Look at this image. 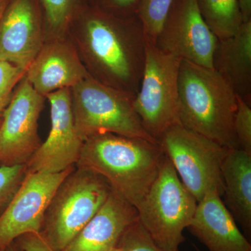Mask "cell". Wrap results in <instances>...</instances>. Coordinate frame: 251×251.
<instances>
[{
    "instance_id": "30",
    "label": "cell",
    "mask_w": 251,
    "mask_h": 251,
    "mask_svg": "<svg viewBox=\"0 0 251 251\" xmlns=\"http://www.w3.org/2000/svg\"><path fill=\"white\" fill-rule=\"evenodd\" d=\"M11 0H0V19L2 17L5 10L6 9L7 6H9Z\"/></svg>"
},
{
    "instance_id": "23",
    "label": "cell",
    "mask_w": 251,
    "mask_h": 251,
    "mask_svg": "<svg viewBox=\"0 0 251 251\" xmlns=\"http://www.w3.org/2000/svg\"><path fill=\"white\" fill-rule=\"evenodd\" d=\"M237 96L234 130L240 150L251 154V105Z\"/></svg>"
},
{
    "instance_id": "25",
    "label": "cell",
    "mask_w": 251,
    "mask_h": 251,
    "mask_svg": "<svg viewBox=\"0 0 251 251\" xmlns=\"http://www.w3.org/2000/svg\"><path fill=\"white\" fill-rule=\"evenodd\" d=\"M26 72L8 62L0 61V103L14 92Z\"/></svg>"
},
{
    "instance_id": "19",
    "label": "cell",
    "mask_w": 251,
    "mask_h": 251,
    "mask_svg": "<svg viewBox=\"0 0 251 251\" xmlns=\"http://www.w3.org/2000/svg\"><path fill=\"white\" fill-rule=\"evenodd\" d=\"M204 22L219 40L234 35L243 22L239 0H196Z\"/></svg>"
},
{
    "instance_id": "24",
    "label": "cell",
    "mask_w": 251,
    "mask_h": 251,
    "mask_svg": "<svg viewBox=\"0 0 251 251\" xmlns=\"http://www.w3.org/2000/svg\"><path fill=\"white\" fill-rule=\"evenodd\" d=\"M46 17L51 27L57 29L67 23L72 0H42Z\"/></svg>"
},
{
    "instance_id": "26",
    "label": "cell",
    "mask_w": 251,
    "mask_h": 251,
    "mask_svg": "<svg viewBox=\"0 0 251 251\" xmlns=\"http://www.w3.org/2000/svg\"><path fill=\"white\" fill-rule=\"evenodd\" d=\"M14 242L21 251H53L39 233L23 234Z\"/></svg>"
},
{
    "instance_id": "2",
    "label": "cell",
    "mask_w": 251,
    "mask_h": 251,
    "mask_svg": "<svg viewBox=\"0 0 251 251\" xmlns=\"http://www.w3.org/2000/svg\"><path fill=\"white\" fill-rule=\"evenodd\" d=\"M179 104L181 125L225 148L239 149L234 130L237 96L214 69L181 59Z\"/></svg>"
},
{
    "instance_id": "15",
    "label": "cell",
    "mask_w": 251,
    "mask_h": 251,
    "mask_svg": "<svg viewBox=\"0 0 251 251\" xmlns=\"http://www.w3.org/2000/svg\"><path fill=\"white\" fill-rule=\"evenodd\" d=\"M138 219L136 208L112 190L98 212L61 251H101L117 247L126 229Z\"/></svg>"
},
{
    "instance_id": "27",
    "label": "cell",
    "mask_w": 251,
    "mask_h": 251,
    "mask_svg": "<svg viewBox=\"0 0 251 251\" xmlns=\"http://www.w3.org/2000/svg\"><path fill=\"white\" fill-rule=\"evenodd\" d=\"M141 0H105L107 6L124 14L126 17L135 16Z\"/></svg>"
},
{
    "instance_id": "3",
    "label": "cell",
    "mask_w": 251,
    "mask_h": 251,
    "mask_svg": "<svg viewBox=\"0 0 251 251\" xmlns=\"http://www.w3.org/2000/svg\"><path fill=\"white\" fill-rule=\"evenodd\" d=\"M87 47L102 83L136 95L145 67L148 39L137 15L125 20L96 14L85 24Z\"/></svg>"
},
{
    "instance_id": "10",
    "label": "cell",
    "mask_w": 251,
    "mask_h": 251,
    "mask_svg": "<svg viewBox=\"0 0 251 251\" xmlns=\"http://www.w3.org/2000/svg\"><path fill=\"white\" fill-rule=\"evenodd\" d=\"M74 168L54 174L27 172L14 198L0 216V251L23 234L40 233L50 203Z\"/></svg>"
},
{
    "instance_id": "4",
    "label": "cell",
    "mask_w": 251,
    "mask_h": 251,
    "mask_svg": "<svg viewBox=\"0 0 251 251\" xmlns=\"http://www.w3.org/2000/svg\"><path fill=\"white\" fill-rule=\"evenodd\" d=\"M74 122L85 141L103 133L158 143L144 128L135 111V95L102 83L89 75L71 89Z\"/></svg>"
},
{
    "instance_id": "29",
    "label": "cell",
    "mask_w": 251,
    "mask_h": 251,
    "mask_svg": "<svg viewBox=\"0 0 251 251\" xmlns=\"http://www.w3.org/2000/svg\"><path fill=\"white\" fill-rule=\"evenodd\" d=\"M12 95L13 93L9 96L7 98L5 99L4 100L0 103V126H1V122H2L3 115H4L5 108H6L8 104H9L10 100H11V97H12Z\"/></svg>"
},
{
    "instance_id": "16",
    "label": "cell",
    "mask_w": 251,
    "mask_h": 251,
    "mask_svg": "<svg viewBox=\"0 0 251 251\" xmlns=\"http://www.w3.org/2000/svg\"><path fill=\"white\" fill-rule=\"evenodd\" d=\"M90 75L71 46L54 42L41 48L26 72L25 78L41 95L72 89Z\"/></svg>"
},
{
    "instance_id": "28",
    "label": "cell",
    "mask_w": 251,
    "mask_h": 251,
    "mask_svg": "<svg viewBox=\"0 0 251 251\" xmlns=\"http://www.w3.org/2000/svg\"><path fill=\"white\" fill-rule=\"evenodd\" d=\"M243 22L251 21V0H239Z\"/></svg>"
},
{
    "instance_id": "12",
    "label": "cell",
    "mask_w": 251,
    "mask_h": 251,
    "mask_svg": "<svg viewBox=\"0 0 251 251\" xmlns=\"http://www.w3.org/2000/svg\"><path fill=\"white\" fill-rule=\"evenodd\" d=\"M45 97L50 105V130L26 167L29 173L54 174L76 164L84 140L74 122L71 89H61Z\"/></svg>"
},
{
    "instance_id": "17",
    "label": "cell",
    "mask_w": 251,
    "mask_h": 251,
    "mask_svg": "<svg viewBox=\"0 0 251 251\" xmlns=\"http://www.w3.org/2000/svg\"><path fill=\"white\" fill-rule=\"evenodd\" d=\"M213 69L251 105V21L243 23L234 35L218 41Z\"/></svg>"
},
{
    "instance_id": "8",
    "label": "cell",
    "mask_w": 251,
    "mask_h": 251,
    "mask_svg": "<svg viewBox=\"0 0 251 251\" xmlns=\"http://www.w3.org/2000/svg\"><path fill=\"white\" fill-rule=\"evenodd\" d=\"M181 62L179 57L147 42L145 67L134 108L144 128L158 143L168 128L179 123Z\"/></svg>"
},
{
    "instance_id": "11",
    "label": "cell",
    "mask_w": 251,
    "mask_h": 251,
    "mask_svg": "<svg viewBox=\"0 0 251 251\" xmlns=\"http://www.w3.org/2000/svg\"><path fill=\"white\" fill-rule=\"evenodd\" d=\"M218 41L201 16L196 0H174L153 44L183 60L213 69Z\"/></svg>"
},
{
    "instance_id": "20",
    "label": "cell",
    "mask_w": 251,
    "mask_h": 251,
    "mask_svg": "<svg viewBox=\"0 0 251 251\" xmlns=\"http://www.w3.org/2000/svg\"><path fill=\"white\" fill-rule=\"evenodd\" d=\"M174 0H141L137 16L148 41L154 44Z\"/></svg>"
},
{
    "instance_id": "13",
    "label": "cell",
    "mask_w": 251,
    "mask_h": 251,
    "mask_svg": "<svg viewBox=\"0 0 251 251\" xmlns=\"http://www.w3.org/2000/svg\"><path fill=\"white\" fill-rule=\"evenodd\" d=\"M42 47L30 0H11L0 19V61L26 72Z\"/></svg>"
},
{
    "instance_id": "1",
    "label": "cell",
    "mask_w": 251,
    "mask_h": 251,
    "mask_svg": "<svg viewBox=\"0 0 251 251\" xmlns=\"http://www.w3.org/2000/svg\"><path fill=\"white\" fill-rule=\"evenodd\" d=\"M159 143L103 133L84 142L77 168L100 175L135 208L150 191L166 159Z\"/></svg>"
},
{
    "instance_id": "21",
    "label": "cell",
    "mask_w": 251,
    "mask_h": 251,
    "mask_svg": "<svg viewBox=\"0 0 251 251\" xmlns=\"http://www.w3.org/2000/svg\"><path fill=\"white\" fill-rule=\"evenodd\" d=\"M26 173V165L0 166V216L14 198Z\"/></svg>"
},
{
    "instance_id": "31",
    "label": "cell",
    "mask_w": 251,
    "mask_h": 251,
    "mask_svg": "<svg viewBox=\"0 0 251 251\" xmlns=\"http://www.w3.org/2000/svg\"><path fill=\"white\" fill-rule=\"evenodd\" d=\"M5 251H21L17 247V246L14 243L11 244L9 247H7V249H6Z\"/></svg>"
},
{
    "instance_id": "32",
    "label": "cell",
    "mask_w": 251,
    "mask_h": 251,
    "mask_svg": "<svg viewBox=\"0 0 251 251\" xmlns=\"http://www.w3.org/2000/svg\"><path fill=\"white\" fill-rule=\"evenodd\" d=\"M101 251H120V248L118 247L112 248V249H107V250Z\"/></svg>"
},
{
    "instance_id": "18",
    "label": "cell",
    "mask_w": 251,
    "mask_h": 251,
    "mask_svg": "<svg viewBox=\"0 0 251 251\" xmlns=\"http://www.w3.org/2000/svg\"><path fill=\"white\" fill-rule=\"evenodd\" d=\"M221 173L225 205L249 239L251 232V154L240 149H229L223 161Z\"/></svg>"
},
{
    "instance_id": "22",
    "label": "cell",
    "mask_w": 251,
    "mask_h": 251,
    "mask_svg": "<svg viewBox=\"0 0 251 251\" xmlns=\"http://www.w3.org/2000/svg\"><path fill=\"white\" fill-rule=\"evenodd\" d=\"M117 247L120 251H164L155 244L138 219L126 229Z\"/></svg>"
},
{
    "instance_id": "5",
    "label": "cell",
    "mask_w": 251,
    "mask_h": 251,
    "mask_svg": "<svg viewBox=\"0 0 251 251\" xmlns=\"http://www.w3.org/2000/svg\"><path fill=\"white\" fill-rule=\"evenodd\" d=\"M112 188L100 175L77 168L54 193L40 235L53 251H61L98 212Z\"/></svg>"
},
{
    "instance_id": "7",
    "label": "cell",
    "mask_w": 251,
    "mask_h": 251,
    "mask_svg": "<svg viewBox=\"0 0 251 251\" xmlns=\"http://www.w3.org/2000/svg\"><path fill=\"white\" fill-rule=\"evenodd\" d=\"M158 143L181 182L198 202L212 190L224 195L221 166L229 148L180 123L168 128Z\"/></svg>"
},
{
    "instance_id": "14",
    "label": "cell",
    "mask_w": 251,
    "mask_h": 251,
    "mask_svg": "<svg viewBox=\"0 0 251 251\" xmlns=\"http://www.w3.org/2000/svg\"><path fill=\"white\" fill-rule=\"evenodd\" d=\"M221 196L216 190L208 191L198 202L188 228L209 251H251L250 241L239 230Z\"/></svg>"
},
{
    "instance_id": "6",
    "label": "cell",
    "mask_w": 251,
    "mask_h": 251,
    "mask_svg": "<svg viewBox=\"0 0 251 251\" xmlns=\"http://www.w3.org/2000/svg\"><path fill=\"white\" fill-rule=\"evenodd\" d=\"M198 202L166 157L159 175L136 208L138 221L164 251H179L183 232L191 224Z\"/></svg>"
},
{
    "instance_id": "9",
    "label": "cell",
    "mask_w": 251,
    "mask_h": 251,
    "mask_svg": "<svg viewBox=\"0 0 251 251\" xmlns=\"http://www.w3.org/2000/svg\"><path fill=\"white\" fill-rule=\"evenodd\" d=\"M44 98L25 77L20 81L0 126V166L26 165L40 147L38 120Z\"/></svg>"
}]
</instances>
